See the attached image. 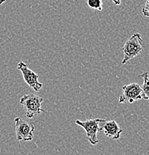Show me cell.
I'll return each mask as SVG.
<instances>
[{"label":"cell","mask_w":149,"mask_h":155,"mask_svg":"<svg viewBox=\"0 0 149 155\" xmlns=\"http://www.w3.org/2000/svg\"><path fill=\"white\" fill-rule=\"evenodd\" d=\"M16 135L19 142H30L33 140L34 126L28 121L17 117L14 119Z\"/></svg>","instance_id":"cell-4"},{"label":"cell","mask_w":149,"mask_h":155,"mask_svg":"<svg viewBox=\"0 0 149 155\" xmlns=\"http://www.w3.org/2000/svg\"><path fill=\"white\" fill-rule=\"evenodd\" d=\"M106 120L102 119H87L85 121H81L77 119L76 124L82 127L85 130L87 138L92 145H96L99 142L97 138V134L102 130V127H99V124L101 122H105Z\"/></svg>","instance_id":"cell-3"},{"label":"cell","mask_w":149,"mask_h":155,"mask_svg":"<svg viewBox=\"0 0 149 155\" xmlns=\"http://www.w3.org/2000/svg\"><path fill=\"white\" fill-rule=\"evenodd\" d=\"M122 50L123 51V60L122 61V64H126L130 60H132L141 54L143 50L142 35L139 33H134L126 42Z\"/></svg>","instance_id":"cell-1"},{"label":"cell","mask_w":149,"mask_h":155,"mask_svg":"<svg viewBox=\"0 0 149 155\" xmlns=\"http://www.w3.org/2000/svg\"><path fill=\"white\" fill-rule=\"evenodd\" d=\"M110 1L116 6L120 5H121V2H122V0H110Z\"/></svg>","instance_id":"cell-11"},{"label":"cell","mask_w":149,"mask_h":155,"mask_svg":"<svg viewBox=\"0 0 149 155\" xmlns=\"http://www.w3.org/2000/svg\"><path fill=\"white\" fill-rule=\"evenodd\" d=\"M145 98L141 86L137 83H131L123 87V93L119 98L120 103H134Z\"/></svg>","instance_id":"cell-5"},{"label":"cell","mask_w":149,"mask_h":155,"mask_svg":"<svg viewBox=\"0 0 149 155\" xmlns=\"http://www.w3.org/2000/svg\"><path fill=\"white\" fill-rule=\"evenodd\" d=\"M6 2V0H0V5H2L3 4V3H5Z\"/></svg>","instance_id":"cell-12"},{"label":"cell","mask_w":149,"mask_h":155,"mask_svg":"<svg viewBox=\"0 0 149 155\" xmlns=\"http://www.w3.org/2000/svg\"><path fill=\"white\" fill-rule=\"evenodd\" d=\"M87 4L89 8L93 9H96L97 11H101L102 10V0H87Z\"/></svg>","instance_id":"cell-9"},{"label":"cell","mask_w":149,"mask_h":155,"mask_svg":"<svg viewBox=\"0 0 149 155\" xmlns=\"http://www.w3.org/2000/svg\"><path fill=\"white\" fill-rule=\"evenodd\" d=\"M149 0H146L145 4L142 6V12L144 17H149Z\"/></svg>","instance_id":"cell-10"},{"label":"cell","mask_w":149,"mask_h":155,"mask_svg":"<svg viewBox=\"0 0 149 155\" xmlns=\"http://www.w3.org/2000/svg\"><path fill=\"white\" fill-rule=\"evenodd\" d=\"M139 77H142L143 79V84L141 87L145 98V100H148L149 98V78L148 73L147 72H144L143 73L139 75Z\"/></svg>","instance_id":"cell-8"},{"label":"cell","mask_w":149,"mask_h":155,"mask_svg":"<svg viewBox=\"0 0 149 155\" xmlns=\"http://www.w3.org/2000/svg\"><path fill=\"white\" fill-rule=\"evenodd\" d=\"M17 69L21 71L24 81L30 88L36 92H39L41 90L42 87H43V84L38 80L39 75L36 72H33V70L29 69L25 63L22 62V61L18 63Z\"/></svg>","instance_id":"cell-6"},{"label":"cell","mask_w":149,"mask_h":155,"mask_svg":"<svg viewBox=\"0 0 149 155\" xmlns=\"http://www.w3.org/2000/svg\"><path fill=\"white\" fill-rule=\"evenodd\" d=\"M20 104L23 105L26 112V117L32 119L34 116L40 115L45 110L42 108L43 98L35 94L24 95L20 98Z\"/></svg>","instance_id":"cell-2"},{"label":"cell","mask_w":149,"mask_h":155,"mask_svg":"<svg viewBox=\"0 0 149 155\" xmlns=\"http://www.w3.org/2000/svg\"><path fill=\"white\" fill-rule=\"evenodd\" d=\"M102 130H104V133L106 137L113 140L120 139L122 133L121 127L115 120L106 121L102 127Z\"/></svg>","instance_id":"cell-7"}]
</instances>
